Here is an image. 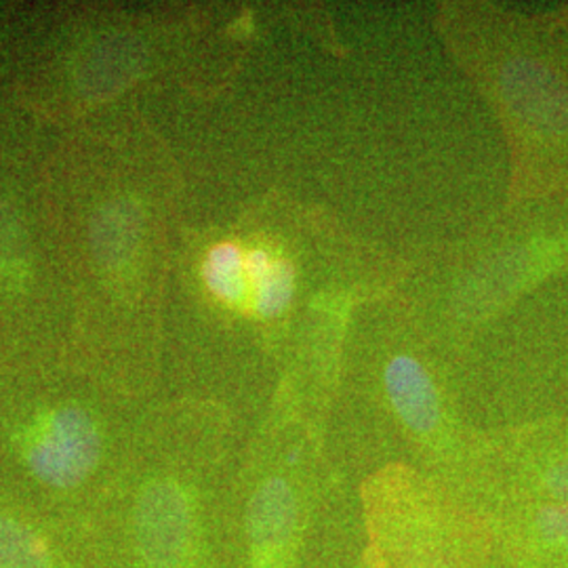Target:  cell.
Masks as SVG:
<instances>
[{
  "label": "cell",
  "mask_w": 568,
  "mask_h": 568,
  "mask_svg": "<svg viewBox=\"0 0 568 568\" xmlns=\"http://www.w3.org/2000/svg\"><path fill=\"white\" fill-rule=\"evenodd\" d=\"M366 508L373 556L384 568L485 567L487 530L410 478H377Z\"/></svg>",
  "instance_id": "cell-1"
},
{
  "label": "cell",
  "mask_w": 568,
  "mask_h": 568,
  "mask_svg": "<svg viewBox=\"0 0 568 568\" xmlns=\"http://www.w3.org/2000/svg\"><path fill=\"white\" fill-rule=\"evenodd\" d=\"M135 537L148 567H192L196 518L183 487L173 480H156L143 488L135 509Z\"/></svg>",
  "instance_id": "cell-2"
},
{
  "label": "cell",
  "mask_w": 568,
  "mask_h": 568,
  "mask_svg": "<svg viewBox=\"0 0 568 568\" xmlns=\"http://www.w3.org/2000/svg\"><path fill=\"white\" fill-rule=\"evenodd\" d=\"M102 438L93 419L79 408H61L44 417L28 440V464L42 483L74 487L100 459Z\"/></svg>",
  "instance_id": "cell-3"
},
{
  "label": "cell",
  "mask_w": 568,
  "mask_h": 568,
  "mask_svg": "<svg viewBox=\"0 0 568 568\" xmlns=\"http://www.w3.org/2000/svg\"><path fill=\"white\" fill-rule=\"evenodd\" d=\"M300 527V506L293 487L270 478L255 490L246 511L251 568H291Z\"/></svg>",
  "instance_id": "cell-4"
},
{
  "label": "cell",
  "mask_w": 568,
  "mask_h": 568,
  "mask_svg": "<svg viewBox=\"0 0 568 568\" xmlns=\"http://www.w3.org/2000/svg\"><path fill=\"white\" fill-rule=\"evenodd\" d=\"M386 389L396 415L410 432L429 434L440 422V403L426 368L396 356L386 368Z\"/></svg>",
  "instance_id": "cell-5"
},
{
  "label": "cell",
  "mask_w": 568,
  "mask_h": 568,
  "mask_svg": "<svg viewBox=\"0 0 568 568\" xmlns=\"http://www.w3.org/2000/svg\"><path fill=\"white\" fill-rule=\"evenodd\" d=\"M248 276V307L262 316H278L293 297L295 274L293 267L281 257H272L265 251L244 253Z\"/></svg>",
  "instance_id": "cell-6"
},
{
  "label": "cell",
  "mask_w": 568,
  "mask_h": 568,
  "mask_svg": "<svg viewBox=\"0 0 568 568\" xmlns=\"http://www.w3.org/2000/svg\"><path fill=\"white\" fill-rule=\"evenodd\" d=\"M204 281L213 295L232 307H248V276L244 253L236 244L215 246L204 264Z\"/></svg>",
  "instance_id": "cell-7"
},
{
  "label": "cell",
  "mask_w": 568,
  "mask_h": 568,
  "mask_svg": "<svg viewBox=\"0 0 568 568\" xmlns=\"http://www.w3.org/2000/svg\"><path fill=\"white\" fill-rule=\"evenodd\" d=\"M0 568H58L41 537L21 520L0 516Z\"/></svg>",
  "instance_id": "cell-8"
},
{
  "label": "cell",
  "mask_w": 568,
  "mask_h": 568,
  "mask_svg": "<svg viewBox=\"0 0 568 568\" xmlns=\"http://www.w3.org/2000/svg\"><path fill=\"white\" fill-rule=\"evenodd\" d=\"M135 230H138V215L131 206L116 204L112 211L103 213L100 227L95 230V246L103 262L121 260L129 244L135 241Z\"/></svg>",
  "instance_id": "cell-9"
},
{
  "label": "cell",
  "mask_w": 568,
  "mask_h": 568,
  "mask_svg": "<svg viewBox=\"0 0 568 568\" xmlns=\"http://www.w3.org/2000/svg\"><path fill=\"white\" fill-rule=\"evenodd\" d=\"M365 568H384V567H382V565H379V562H377V558H375V556H373V558H371V562H368V565H365Z\"/></svg>",
  "instance_id": "cell-10"
}]
</instances>
